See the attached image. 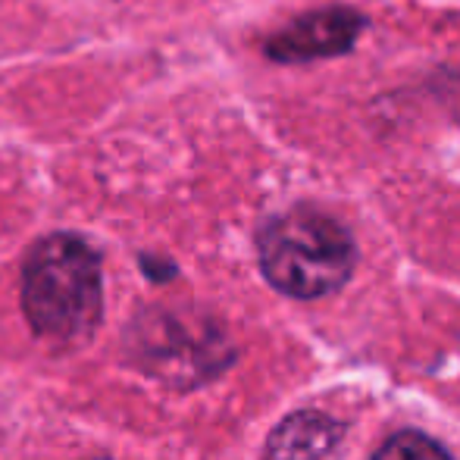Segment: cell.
<instances>
[{"label":"cell","mask_w":460,"mask_h":460,"mask_svg":"<svg viewBox=\"0 0 460 460\" xmlns=\"http://www.w3.org/2000/svg\"><path fill=\"white\" fill-rule=\"evenodd\" d=\"M22 310L38 339L73 348L101 326V257L85 238L54 232L29 251L22 267Z\"/></svg>","instance_id":"obj_1"},{"label":"cell","mask_w":460,"mask_h":460,"mask_svg":"<svg viewBox=\"0 0 460 460\" xmlns=\"http://www.w3.org/2000/svg\"><path fill=\"white\" fill-rule=\"evenodd\" d=\"M257 257L276 291L301 301L326 297L351 279L358 248L345 226L316 207H291L257 232Z\"/></svg>","instance_id":"obj_2"},{"label":"cell","mask_w":460,"mask_h":460,"mask_svg":"<svg viewBox=\"0 0 460 460\" xmlns=\"http://www.w3.org/2000/svg\"><path fill=\"white\" fill-rule=\"evenodd\" d=\"M364 16L345 6L314 10L307 16H297L285 29L267 38V57L276 63H314L326 57H339L358 44L364 35Z\"/></svg>","instance_id":"obj_3"},{"label":"cell","mask_w":460,"mask_h":460,"mask_svg":"<svg viewBox=\"0 0 460 460\" xmlns=\"http://www.w3.org/2000/svg\"><path fill=\"white\" fill-rule=\"evenodd\" d=\"M345 426L320 411H297L273 429L263 460H323L339 445Z\"/></svg>","instance_id":"obj_4"},{"label":"cell","mask_w":460,"mask_h":460,"mask_svg":"<svg viewBox=\"0 0 460 460\" xmlns=\"http://www.w3.org/2000/svg\"><path fill=\"white\" fill-rule=\"evenodd\" d=\"M373 460H455L438 442H432L423 432H394Z\"/></svg>","instance_id":"obj_5"}]
</instances>
